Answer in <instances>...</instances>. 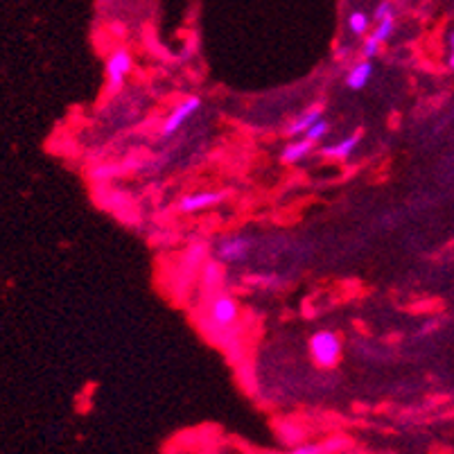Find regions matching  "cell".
<instances>
[{"label":"cell","instance_id":"8992f818","mask_svg":"<svg viewBox=\"0 0 454 454\" xmlns=\"http://www.w3.org/2000/svg\"><path fill=\"white\" fill-rule=\"evenodd\" d=\"M249 253H251V240L244 238V235L226 238L220 247H217V258L222 262H229V265H240V262L247 260Z\"/></svg>","mask_w":454,"mask_h":454},{"label":"cell","instance_id":"9a60e30c","mask_svg":"<svg viewBox=\"0 0 454 454\" xmlns=\"http://www.w3.org/2000/svg\"><path fill=\"white\" fill-rule=\"evenodd\" d=\"M380 48H382V43L375 41L373 36L368 34L366 39H364V45H362V57H364V59H373V57H378Z\"/></svg>","mask_w":454,"mask_h":454},{"label":"cell","instance_id":"4fadbf2b","mask_svg":"<svg viewBox=\"0 0 454 454\" xmlns=\"http://www.w3.org/2000/svg\"><path fill=\"white\" fill-rule=\"evenodd\" d=\"M330 133V124H328V120H325V117H321L319 122H314L310 129H307L303 136L307 140H312V143H319V140H323L325 136Z\"/></svg>","mask_w":454,"mask_h":454},{"label":"cell","instance_id":"ba28073f","mask_svg":"<svg viewBox=\"0 0 454 454\" xmlns=\"http://www.w3.org/2000/svg\"><path fill=\"white\" fill-rule=\"evenodd\" d=\"M359 143H362V131H355V133L346 136V138L339 140V143L325 145V147H321L319 154H323L325 159H339V161H343V159H348L350 154L357 149Z\"/></svg>","mask_w":454,"mask_h":454},{"label":"cell","instance_id":"2e32d148","mask_svg":"<svg viewBox=\"0 0 454 454\" xmlns=\"http://www.w3.org/2000/svg\"><path fill=\"white\" fill-rule=\"evenodd\" d=\"M446 43H448V68L454 70V30L448 32L446 36Z\"/></svg>","mask_w":454,"mask_h":454},{"label":"cell","instance_id":"5bb4252c","mask_svg":"<svg viewBox=\"0 0 454 454\" xmlns=\"http://www.w3.org/2000/svg\"><path fill=\"white\" fill-rule=\"evenodd\" d=\"M396 16V7L391 0H382L378 7H375V12H373V21H384V18H394Z\"/></svg>","mask_w":454,"mask_h":454},{"label":"cell","instance_id":"5b68a950","mask_svg":"<svg viewBox=\"0 0 454 454\" xmlns=\"http://www.w3.org/2000/svg\"><path fill=\"white\" fill-rule=\"evenodd\" d=\"M238 314H240V307L231 294H215L211 305H208V316L220 328H229L238 319Z\"/></svg>","mask_w":454,"mask_h":454},{"label":"cell","instance_id":"7a4b0ae2","mask_svg":"<svg viewBox=\"0 0 454 454\" xmlns=\"http://www.w3.org/2000/svg\"><path fill=\"white\" fill-rule=\"evenodd\" d=\"M133 70V57L127 48H117L106 57L104 63V79L108 90H120L124 86L127 77Z\"/></svg>","mask_w":454,"mask_h":454},{"label":"cell","instance_id":"6da1fadb","mask_svg":"<svg viewBox=\"0 0 454 454\" xmlns=\"http://www.w3.org/2000/svg\"><path fill=\"white\" fill-rule=\"evenodd\" d=\"M310 357L319 368H334L341 359V339L332 330H319L310 339Z\"/></svg>","mask_w":454,"mask_h":454},{"label":"cell","instance_id":"30bf717a","mask_svg":"<svg viewBox=\"0 0 454 454\" xmlns=\"http://www.w3.org/2000/svg\"><path fill=\"white\" fill-rule=\"evenodd\" d=\"M371 75H373V59H362L355 66L348 70L346 75V86L350 90H362L368 86Z\"/></svg>","mask_w":454,"mask_h":454},{"label":"cell","instance_id":"277c9868","mask_svg":"<svg viewBox=\"0 0 454 454\" xmlns=\"http://www.w3.org/2000/svg\"><path fill=\"white\" fill-rule=\"evenodd\" d=\"M226 197H229V190H204V193L186 195L177 204V208L181 213H202L206 208L220 206L222 202H226Z\"/></svg>","mask_w":454,"mask_h":454},{"label":"cell","instance_id":"9c48e42d","mask_svg":"<svg viewBox=\"0 0 454 454\" xmlns=\"http://www.w3.org/2000/svg\"><path fill=\"white\" fill-rule=\"evenodd\" d=\"M314 149V143L307 140L305 136H301V140H294L283 147L280 152V161L285 163V165H296V163H301L303 159H307Z\"/></svg>","mask_w":454,"mask_h":454},{"label":"cell","instance_id":"7c38bea8","mask_svg":"<svg viewBox=\"0 0 454 454\" xmlns=\"http://www.w3.org/2000/svg\"><path fill=\"white\" fill-rule=\"evenodd\" d=\"M394 32H396V16L394 18H384V21H378L375 27H373V32H371V36H373V39L380 41V43H387L389 39H391Z\"/></svg>","mask_w":454,"mask_h":454},{"label":"cell","instance_id":"e0dca14e","mask_svg":"<svg viewBox=\"0 0 454 454\" xmlns=\"http://www.w3.org/2000/svg\"><path fill=\"white\" fill-rule=\"evenodd\" d=\"M294 454H323L321 446H294L292 448Z\"/></svg>","mask_w":454,"mask_h":454},{"label":"cell","instance_id":"8fae6325","mask_svg":"<svg viewBox=\"0 0 454 454\" xmlns=\"http://www.w3.org/2000/svg\"><path fill=\"white\" fill-rule=\"evenodd\" d=\"M348 32L350 34H355V36H364L368 32V27H371V18L366 12H362V9H355V12H350L348 14Z\"/></svg>","mask_w":454,"mask_h":454},{"label":"cell","instance_id":"52a82bcc","mask_svg":"<svg viewBox=\"0 0 454 454\" xmlns=\"http://www.w3.org/2000/svg\"><path fill=\"white\" fill-rule=\"evenodd\" d=\"M323 117V104H312V106H307L305 111H301L292 122L287 124V136L289 138H294V136H303L314 122H319Z\"/></svg>","mask_w":454,"mask_h":454},{"label":"cell","instance_id":"3957f363","mask_svg":"<svg viewBox=\"0 0 454 454\" xmlns=\"http://www.w3.org/2000/svg\"><path fill=\"white\" fill-rule=\"evenodd\" d=\"M199 108H202V97L199 95H188L184 97L181 102L175 104V108L168 113V117L163 120V127H161V136L163 138H172L181 127H184L190 117H193Z\"/></svg>","mask_w":454,"mask_h":454}]
</instances>
